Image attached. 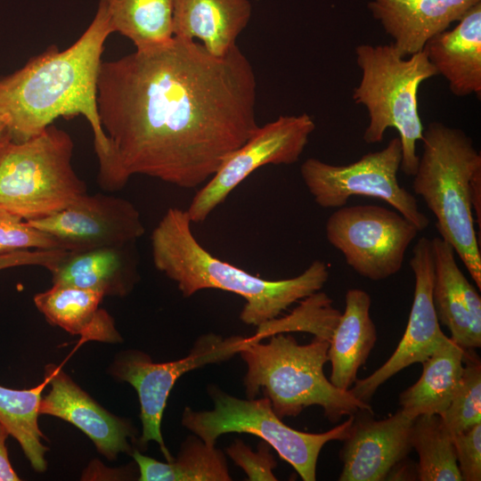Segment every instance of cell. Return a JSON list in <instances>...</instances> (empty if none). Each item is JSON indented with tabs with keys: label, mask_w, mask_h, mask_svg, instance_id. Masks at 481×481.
I'll list each match as a JSON object with an SVG mask.
<instances>
[{
	"label": "cell",
	"mask_w": 481,
	"mask_h": 481,
	"mask_svg": "<svg viewBox=\"0 0 481 481\" xmlns=\"http://www.w3.org/2000/svg\"><path fill=\"white\" fill-rule=\"evenodd\" d=\"M315 123L306 113L281 116L258 126L197 192L186 210L192 223H200L251 173L265 165H290L303 153Z\"/></svg>",
	"instance_id": "7c38bea8"
},
{
	"label": "cell",
	"mask_w": 481,
	"mask_h": 481,
	"mask_svg": "<svg viewBox=\"0 0 481 481\" xmlns=\"http://www.w3.org/2000/svg\"><path fill=\"white\" fill-rule=\"evenodd\" d=\"M113 32L135 49L164 44L173 36L174 0H104Z\"/></svg>",
	"instance_id": "484cf974"
},
{
	"label": "cell",
	"mask_w": 481,
	"mask_h": 481,
	"mask_svg": "<svg viewBox=\"0 0 481 481\" xmlns=\"http://www.w3.org/2000/svg\"><path fill=\"white\" fill-rule=\"evenodd\" d=\"M451 92L481 96V3L472 6L452 29L431 37L422 50Z\"/></svg>",
	"instance_id": "d6986e66"
},
{
	"label": "cell",
	"mask_w": 481,
	"mask_h": 481,
	"mask_svg": "<svg viewBox=\"0 0 481 481\" xmlns=\"http://www.w3.org/2000/svg\"><path fill=\"white\" fill-rule=\"evenodd\" d=\"M355 52L362 75L352 98L365 107L369 118L363 141L380 143L386 131L395 128L402 147L400 169L412 176L419 162L416 143L421 141L424 130L418 110V89L422 82L437 76V71L423 51L403 57L392 43L363 44Z\"/></svg>",
	"instance_id": "8992f818"
},
{
	"label": "cell",
	"mask_w": 481,
	"mask_h": 481,
	"mask_svg": "<svg viewBox=\"0 0 481 481\" xmlns=\"http://www.w3.org/2000/svg\"><path fill=\"white\" fill-rule=\"evenodd\" d=\"M155 267L176 282L183 297L217 289L242 297L240 320L259 326L277 318L295 302L321 290L329 279L327 265L314 261L301 274L269 281L216 258L200 245L186 210L170 208L152 231Z\"/></svg>",
	"instance_id": "3957f363"
},
{
	"label": "cell",
	"mask_w": 481,
	"mask_h": 481,
	"mask_svg": "<svg viewBox=\"0 0 481 481\" xmlns=\"http://www.w3.org/2000/svg\"><path fill=\"white\" fill-rule=\"evenodd\" d=\"M96 101L110 146L98 183L109 192L134 175L196 188L259 126L256 75L237 45L217 57L173 37L102 61Z\"/></svg>",
	"instance_id": "6da1fadb"
},
{
	"label": "cell",
	"mask_w": 481,
	"mask_h": 481,
	"mask_svg": "<svg viewBox=\"0 0 481 481\" xmlns=\"http://www.w3.org/2000/svg\"><path fill=\"white\" fill-rule=\"evenodd\" d=\"M249 338L216 334L200 336L184 358L168 363H153L151 357L137 350H127L116 358L110 373L116 379L135 387L140 402L143 425L140 444L155 441L167 461L173 459L165 445L161 420L170 391L184 373L209 363L226 361L248 344Z\"/></svg>",
	"instance_id": "8fae6325"
},
{
	"label": "cell",
	"mask_w": 481,
	"mask_h": 481,
	"mask_svg": "<svg viewBox=\"0 0 481 481\" xmlns=\"http://www.w3.org/2000/svg\"><path fill=\"white\" fill-rule=\"evenodd\" d=\"M27 222L68 251L132 244L144 232L134 204L102 193H86L55 214Z\"/></svg>",
	"instance_id": "4fadbf2b"
},
{
	"label": "cell",
	"mask_w": 481,
	"mask_h": 481,
	"mask_svg": "<svg viewBox=\"0 0 481 481\" xmlns=\"http://www.w3.org/2000/svg\"><path fill=\"white\" fill-rule=\"evenodd\" d=\"M11 142L7 121L4 117L0 115V153Z\"/></svg>",
	"instance_id": "74e56055"
},
{
	"label": "cell",
	"mask_w": 481,
	"mask_h": 481,
	"mask_svg": "<svg viewBox=\"0 0 481 481\" xmlns=\"http://www.w3.org/2000/svg\"><path fill=\"white\" fill-rule=\"evenodd\" d=\"M49 384L45 376L42 383L29 389H12L0 386V425L20 444L32 468L44 472L47 468L43 444L45 436L38 426L42 392Z\"/></svg>",
	"instance_id": "4316f807"
},
{
	"label": "cell",
	"mask_w": 481,
	"mask_h": 481,
	"mask_svg": "<svg viewBox=\"0 0 481 481\" xmlns=\"http://www.w3.org/2000/svg\"><path fill=\"white\" fill-rule=\"evenodd\" d=\"M423 151L412 175V190L436 217L440 237L454 249L481 289V253L470 202L481 155L459 128L432 122L423 130Z\"/></svg>",
	"instance_id": "5b68a950"
},
{
	"label": "cell",
	"mask_w": 481,
	"mask_h": 481,
	"mask_svg": "<svg viewBox=\"0 0 481 481\" xmlns=\"http://www.w3.org/2000/svg\"><path fill=\"white\" fill-rule=\"evenodd\" d=\"M402 147L399 137L391 139L380 151L369 152L348 165L338 166L310 158L300 167L301 177L316 204L341 208L353 196L381 200L392 206L420 232L429 220L415 197L398 182Z\"/></svg>",
	"instance_id": "9c48e42d"
},
{
	"label": "cell",
	"mask_w": 481,
	"mask_h": 481,
	"mask_svg": "<svg viewBox=\"0 0 481 481\" xmlns=\"http://www.w3.org/2000/svg\"><path fill=\"white\" fill-rule=\"evenodd\" d=\"M113 33L104 0L94 20L69 47L51 45L12 74L0 77V115L7 121L12 143L40 135L60 117L79 115L94 133L99 169L107 163L110 146L97 108V82L107 37Z\"/></svg>",
	"instance_id": "7a4b0ae2"
},
{
	"label": "cell",
	"mask_w": 481,
	"mask_h": 481,
	"mask_svg": "<svg viewBox=\"0 0 481 481\" xmlns=\"http://www.w3.org/2000/svg\"><path fill=\"white\" fill-rule=\"evenodd\" d=\"M74 143L54 125L0 153V209L25 221L55 214L86 193L71 165Z\"/></svg>",
	"instance_id": "52a82bcc"
},
{
	"label": "cell",
	"mask_w": 481,
	"mask_h": 481,
	"mask_svg": "<svg viewBox=\"0 0 481 481\" xmlns=\"http://www.w3.org/2000/svg\"><path fill=\"white\" fill-rule=\"evenodd\" d=\"M386 480H418V466L407 458L397 462L388 472Z\"/></svg>",
	"instance_id": "d590c367"
},
{
	"label": "cell",
	"mask_w": 481,
	"mask_h": 481,
	"mask_svg": "<svg viewBox=\"0 0 481 481\" xmlns=\"http://www.w3.org/2000/svg\"><path fill=\"white\" fill-rule=\"evenodd\" d=\"M249 0H174L173 36L195 40L211 54L223 57L251 16Z\"/></svg>",
	"instance_id": "44dd1931"
},
{
	"label": "cell",
	"mask_w": 481,
	"mask_h": 481,
	"mask_svg": "<svg viewBox=\"0 0 481 481\" xmlns=\"http://www.w3.org/2000/svg\"><path fill=\"white\" fill-rule=\"evenodd\" d=\"M412 446L419 456L418 480L461 481L452 436L437 414L420 415L412 425Z\"/></svg>",
	"instance_id": "83f0119b"
},
{
	"label": "cell",
	"mask_w": 481,
	"mask_h": 481,
	"mask_svg": "<svg viewBox=\"0 0 481 481\" xmlns=\"http://www.w3.org/2000/svg\"><path fill=\"white\" fill-rule=\"evenodd\" d=\"M103 298L95 290L56 283L37 293L34 302L49 322L79 335L83 341L121 342L113 318L99 307Z\"/></svg>",
	"instance_id": "603a6c76"
},
{
	"label": "cell",
	"mask_w": 481,
	"mask_h": 481,
	"mask_svg": "<svg viewBox=\"0 0 481 481\" xmlns=\"http://www.w3.org/2000/svg\"><path fill=\"white\" fill-rule=\"evenodd\" d=\"M419 232L396 210L376 205L338 208L325 224L330 244L355 272L371 281L385 280L402 269Z\"/></svg>",
	"instance_id": "30bf717a"
},
{
	"label": "cell",
	"mask_w": 481,
	"mask_h": 481,
	"mask_svg": "<svg viewBox=\"0 0 481 481\" xmlns=\"http://www.w3.org/2000/svg\"><path fill=\"white\" fill-rule=\"evenodd\" d=\"M270 444L261 441L257 452H253L242 440L235 441L226 448L228 456L240 467L249 481H275L273 469L277 466L270 452Z\"/></svg>",
	"instance_id": "1f68e13d"
},
{
	"label": "cell",
	"mask_w": 481,
	"mask_h": 481,
	"mask_svg": "<svg viewBox=\"0 0 481 481\" xmlns=\"http://www.w3.org/2000/svg\"><path fill=\"white\" fill-rule=\"evenodd\" d=\"M45 376L51 389L41 398L39 413L66 420L83 431L109 460L131 450L135 436L129 422L111 414L80 388L60 366L48 364Z\"/></svg>",
	"instance_id": "2e32d148"
},
{
	"label": "cell",
	"mask_w": 481,
	"mask_h": 481,
	"mask_svg": "<svg viewBox=\"0 0 481 481\" xmlns=\"http://www.w3.org/2000/svg\"><path fill=\"white\" fill-rule=\"evenodd\" d=\"M340 314L332 299L319 290L305 298L289 314L257 326L250 338L257 342L278 333L304 331L330 341Z\"/></svg>",
	"instance_id": "f1b7e54d"
},
{
	"label": "cell",
	"mask_w": 481,
	"mask_h": 481,
	"mask_svg": "<svg viewBox=\"0 0 481 481\" xmlns=\"http://www.w3.org/2000/svg\"><path fill=\"white\" fill-rule=\"evenodd\" d=\"M31 249H63L50 234L20 216L0 209V256Z\"/></svg>",
	"instance_id": "4dcf8cb0"
},
{
	"label": "cell",
	"mask_w": 481,
	"mask_h": 481,
	"mask_svg": "<svg viewBox=\"0 0 481 481\" xmlns=\"http://www.w3.org/2000/svg\"><path fill=\"white\" fill-rule=\"evenodd\" d=\"M465 349L447 337L422 363L416 383L399 395L403 412L410 419L423 414L442 415L461 379Z\"/></svg>",
	"instance_id": "cb8c5ba5"
},
{
	"label": "cell",
	"mask_w": 481,
	"mask_h": 481,
	"mask_svg": "<svg viewBox=\"0 0 481 481\" xmlns=\"http://www.w3.org/2000/svg\"><path fill=\"white\" fill-rule=\"evenodd\" d=\"M432 298L439 322L463 349L481 346V298L456 262L453 248L441 237L431 240Z\"/></svg>",
	"instance_id": "e0dca14e"
},
{
	"label": "cell",
	"mask_w": 481,
	"mask_h": 481,
	"mask_svg": "<svg viewBox=\"0 0 481 481\" xmlns=\"http://www.w3.org/2000/svg\"><path fill=\"white\" fill-rule=\"evenodd\" d=\"M132 456L141 481H230L226 460L221 450L199 436H188L176 458L162 462L135 450Z\"/></svg>",
	"instance_id": "d4e9b609"
},
{
	"label": "cell",
	"mask_w": 481,
	"mask_h": 481,
	"mask_svg": "<svg viewBox=\"0 0 481 481\" xmlns=\"http://www.w3.org/2000/svg\"><path fill=\"white\" fill-rule=\"evenodd\" d=\"M330 341L314 337L299 345L291 335L278 333L268 343L252 341L240 351L247 365L243 379L246 395L255 398L262 389L280 418L297 416L305 408L318 405L330 422L359 410L372 411L348 390L335 387L324 375Z\"/></svg>",
	"instance_id": "277c9868"
},
{
	"label": "cell",
	"mask_w": 481,
	"mask_h": 481,
	"mask_svg": "<svg viewBox=\"0 0 481 481\" xmlns=\"http://www.w3.org/2000/svg\"><path fill=\"white\" fill-rule=\"evenodd\" d=\"M214 402L211 411H194L185 407L182 424L208 445L228 433H248L270 444L279 456L289 463L304 481L316 479V464L327 443L344 441L350 431L354 415L329 431L314 434L296 430L283 423L273 412L267 397L240 399L210 386Z\"/></svg>",
	"instance_id": "ba28073f"
},
{
	"label": "cell",
	"mask_w": 481,
	"mask_h": 481,
	"mask_svg": "<svg viewBox=\"0 0 481 481\" xmlns=\"http://www.w3.org/2000/svg\"><path fill=\"white\" fill-rule=\"evenodd\" d=\"M371 296L363 289H350L346 293V307L330 339L331 363L330 381L348 390L357 379L377 341L376 326L371 317Z\"/></svg>",
	"instance_id": "7402d4cb"
},
{
	"label": "cell",
	"mask_w": 481,
	"mask_h": 481,
	"mask_svg": "<svg viewBox=\"0 0 481 481\" xmlns=\"http://www.w3.org/2000/svg\"><path fill=\"white\" fill-rule=\"evenodd\" d=\"M53 284H64L125 297L138 280L135 243L68 251L49 270Z\"/></svg>",
	"instance_id": "ffe728a7"
},
{
	"label": "cell",
	"mask_w": 481,
	"mask_h": 481,
	"mask_svg": "<svg viewBox=\"0 0 481 481\" xmlns=\"http://www.w3.org/2000/svg\"><path fill=\"white\" fill-rule=\"evenodd\" d=\"M8 432L2 427L0 429V481H19L20 478L14 471L8 458L5 441Z\"/></svg>",
	"instance_id": "e575fe53"
},
{
	"label": "cell",
	"mask_w": 481,
	"mask_h": 481,
	"mask_svg": "<svg viewBox=\"0 0 481 481\" xmlns=\"http://www.w3.org/2000/svg\"><path fill=\"white\" fill-rule=\"evenodd\" d=\"M1 428H2V427H1V425H0V429H1Z\"/></svg>",
	"instance_id": "f35d334b"
},
{
	"label": "cell",
	"mask_w": 481,
	"mask_h": 481,
	"mask_svg": "<svg viewBox=\"0 0 481 481\" xmlns=\"http://www.w3.org/2000/svg\"><path fill=\"white\" fill-rule=\"evenodd\" d=\"M413 420L401 409L383 420H375L372 411L355 412L339 452L343 467L338 480H386L390 469L412 450Z\"/></svg>",
	"instance_id": "9a60e30c"
},
{
	"label": "cell",
	"mask_w": 481,
	"mask_h": 481,
	"mask_svg": "<svg viewBox=\"0 0 481 481\" xmlns=\"http://www.w3.org/2000/svg\"><path fill=\"white\" fill-rule=\"evenodd\" d=\"M66 252L65 249H56L22 250L2 255L0 270L21 265H40L51 270Z\"/></svg>",
	"instance_id": "836d02e7"
},
{
	"label": "cell",
	"mask_w": 481,
	"mask_h": 481,
	"mask_svg": "<svg viewBox=\"0 0 481 481\" xmlns=\"http://www.w3.org/2000/svg\"><path fill=\"white\" fill-rule=\"evenodd\" d=\"M473 350L465 349L461 382L440 415L443 427L452 436L481 423V363Z\"/></svg>",
	"instance_id": "f546056e"
},
{
	"label": "cell",
	"mask_w": 481,
	"mask_h": 481,
	"mask_svg": "<svg viewBox=\"0 0 481 481\" xmlns=\"http://www.w3.org/2000/svg\"><path fill=\"white\" fill-rule=\"evenodd\" d=\"M414 274L413 301L405 331L392 355L373 373L356 379L349 391L368 403L377 389L404 368L427 360L447 338L440 328L432 298L434 263L431 240L421 237L409 261Z\"/></svg>",
	"instance_id": "5bb4252c"
},
{
	"label": "cell",
	"mask_w": 481,
	"mask_h": 481,
	"mask_svg": "<svg viewBox=\"0 0 481 481\" xmlns=\"http://www.w3.org/2000/svg\"><path fill=\"white\" fill-rule=\"evenodd\" d=\"M470 202L473 213H475V222L479 229L481 228V172L477 173L470 184Z\"/></svg>",
	"instance_id": "8d00e7d4"
},
{
	"label": "cell",
	"mask_w": 481,
	"mask_h": 481,
	"mask_svg": "<svg viewBox=\"0 0 481 481\" xmlns=\"http://www.w3.org/2000/svg\"><path fill=\"white\" fill-rule=\"evenodd\" d=\"M481 0H372L369 8L403 57L423 50Z\"/></svg>",
	"instance_id": "ac0fdd59"
},
{
	"label": "cell",
	"mask_w": 481,
	"mask_h": 481,
	"mask_svg": "<svg viewBox=\"0 0 481 481\" xmlns=\"http://www.w3.org/2000/svg\"><path fill=\"white\" fill-rule=\"evenodd\" d=\"M458 467L463 481L481 480V423L452 436Z\"/></svg>",
	"instance_id": "d6a6232c"
}]
</instances>
